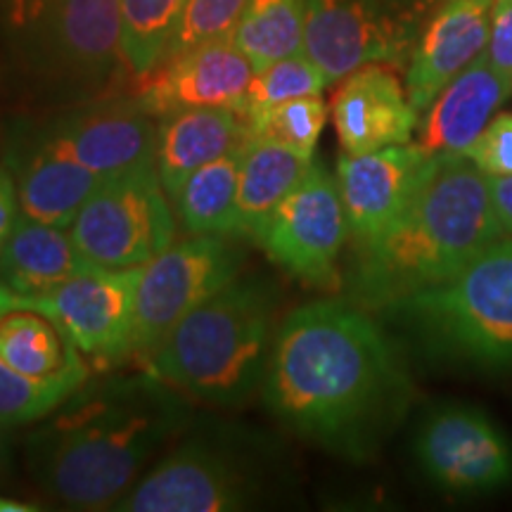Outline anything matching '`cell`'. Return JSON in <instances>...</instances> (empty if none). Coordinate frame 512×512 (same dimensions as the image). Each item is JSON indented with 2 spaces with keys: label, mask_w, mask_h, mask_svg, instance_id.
Listing matches in <instances>:
<instances>
[{
  "label": "cell",
  "mask_w": 512,
  "mask_h": 512,
  "mask_svg": "<svg viewBox=\"0 0 512 512\" xmlns=\"http://www.w3.org/2000/svg\"><path fill=\"white\" fill-rule=\"evenodd\" d=\"M261 392L290 432L339 456L368 458L406 411L411 382L366 309L318 299L280 323Z\"/></svg>",
  "instance_id": "obj_1"
},
{
  "label": "cell",
  "mask_w": 512,
  "mask_h": 512,
  "mask_svg": "<svg viewBox=\"0 0 512 512\" xmlns=\"http://www.w3.org/2000/svg\"><path fill=\"white\" fill-rule=\"evenodd\" d=\"M192 420L190 396L150 370L86 382L24 444L31 477L69 510H114Z\"/></svg>",
  "instance_id": "obj_2"
},
{
  "label": "cell",
  "mask_w": 512,
  "mask_h": 512,
  "mask_svg": "<svg viewBox=\"0 0 512 512\" xmlns=\"http://www.w3.org/2000/svg\"><path fill=\"white\" fill-rule=\"evenodd\" d=\"M501 238L489 176L467 155H430L399 216L356 245L351 292L368 309H389L451 280Z\"/></svg>",
  "instance_id": "obj_3"
},
{
  "label": "cell",
  "mask_w": 512,
  "mask_h": 512,
  "mask_svg": "<svg viewBox=\"0 0 512 512\" xmlns=\"http://www.w3.org/2000/svg\"><path fill=\"white\" fill-rule=\"evenodd\" d=\"M273 316V287L266 280L238 275L178 320L140 361L190 399L240 406L264 384Z\"/></svg>",
  "instance_id": "obj_4"
},
{
  "label": "cell",
  "mask_w": 512,
  "mask_h": 512,
  "mask_svg": "<svg viewBox=\"0 0 512 512\" xmlns=\"http://www.w3.org/2000/svg\"><path fill=\"white\" fill-rule=\"evenodd\" d=\"M264 434L242 427H188L128 494L117 512H238L261 508L275 465Z\"/></svg>",
  "instance_id": "obj_5"
},
{
  "label": "cell",
  "mask_w": 512,
  "mask_h": 512,
  "mask_svg": "<svg viewBox=\"0 0 512 512\" xmlns=\"http://www.w3.org/2000/svg\"><path fill=\"white\" fill-rule=\"evenodd\" d=\"M387 311L451 354L512 363V235L496 240L446 283Z\"/></svg>",
  "instance_id": "obj_6"
},
{
  "label": "cell",
  "mask_w": 512,
  "mask_h": 512,
  "mask_svg": "<svg viewBox=\"0 0 512 512\" xmlns=\"http://www.w3.org/2000/svg\"><path fill=\"white\" fill-rule=\"evenodd\" d=\"M444 0H306L304 53L328 83L366 64L408 67Z\"/></svg>",
  "instance_id": "obj_7"
},
{
  "label": "cell",
  "mask_w": 512,
  "mask_h": 512,
  "mask_svg": "<svg viewBox=\"0 0 512 512\" xmlns=\"http://www.w3.org/2000/svg\"><path fill=\"white\" fill-rule=\"evenodd\" d=\"M176 228L174 204L152 162L102 181L69 233L93 264L131 268L174 245Z\"/></svg>",
  "instance_id": "obj_8"
},
{
  "label": "cell",
  "mask_w": 512,
  "mask_h": 512,
  "mask_svg": "<svg viewBox=\"0 0 512 512\" xmlns=\"http://www.w3.org/2000/svg\"><path fill=\"white\" fill-rule=\"evenodd\" d=\"M245 256L228 238L192 235L140 266L136 290V351L143 358L178 320L233 283Z\"/></svg>",
  "instance_id": "obj_9"
},
{
  "label": "cell",
  "mask_w": 512,
  "mask_h": 512,
  "mask_svg": "<svg viewBox=\"0 0 512 512\" xmlns=\"http://www.w3.org/2000/svg\"><path fill=\"white\" fill-rule=\"evenodd\" d=\"M349 238L337 178L313 162L302 183L259 228L254 242L292 278L330 290L337 285V261Z\"/></svg>",
  "instance_id": "obj_10"
},
{
  "label": "cell",
  "mask_w": 512,
  "mask_h": 512,
  "mask_svg": "<svg viewBox=\"0 0 512 512\" xmlns=\"http://www.w3.org/2000/svg\"><path fill=\"white\" fill-rule=\"evenodd\" d=\"M140 266H91L41 294H17L53 316L98 368L121 366L136 351V290Z\"/></svg>",
  "instance_id": "obj_11"
},
{
  "label": "cell",
  "mask_w": 512,
  "mask_h": 512,
  "mask_svg": "<svg viewBox=\"0 0 512 512\" xmlns=\"http://www.w3.org/2000/svg\"><path fill=\"white\" fill-rule=\"evenodd\" d=\"M415 456L425 475L453 494H486L512 482V446L489 415L470 406L437 408L422 420Z\"/></svg>",
  "instance_id": "obj_12"
},
{
  "label": "cell",
  "mask_w": 512,
  "mask_h": 512,
  "mask_svg": "<svg viewBox=\"0 0 512 512\" xmlns=\"http://www.w3.org/2000/svg\"><path fill=\"white\" fill-rule=\"evenodd\" d=\"M136 102L152 117H166L195 107H233L240 110L254 67L235 46L233 36L166 57L150 74L140 76Z\"/></svg>",
  "instance_id": "obj_13"
},
{
  "label": "cell",
  "mask_w": 512,
  "mask_h": 512,
  "mask_svg": "<svg viewBox=\"0 0 512 512\" xmlns=\"http://www.w3.org/2000/svg\"><path fill=\"white\" fill-rule=\"evenodd\" d=\"M41 133L62 155L91 169L102 181L155 162L157 119L136 100L88 107Z\"/></svg>",
  "instance_id": "obj_14"
},
{
  "label": "cell",
  "mask_w": 512,
  "mask_h": 512,
  "mask_svg": "<svg viewBox=\"0 0 512 512\" xmlns=\"http://www.w3.org/2000/svg\"><path fill=\"white\" fill-rule=\"evenodd\" d=\"M392 64H366L344 76L332 98V121L342 155H366L413 143L420 112Z\"/></svg>",
  "instance_id": "obj_15"
},
{
  "label": "cell",
  "mask_w": 512,
  "mask_h": 512,
  "mask_svg": "<svg viewBox=\"0 0 512 512\" xmlns=\"http://www.w3.org/2000/svg\"><path fill=\"white\" fill-rule=\"evenodd\" d=\"M427 159L430 152L420 143L339 157L337 185L356 245L373 240L399 216Z\"/></svg>",
  "instance_id": "obj_16"
},
{
  "label": "cell",
  "mask_w": 512,
  "mask_h": 512,
  "mask_svg": "<svg viewBox=\"0 0 512 512\" xmlns=\"http://www.w3.org/2000/svg\"><path fill=\"white\" fill-rule=\"evenodd\" d=\"M494 0H444L434 12L406 69V91L420 114L453 76L486 50Z\"/></svg>",
  "instance_id": "obj_17"
},
{
  "label": "cell",
  "mask_w": 512,
  "mask_h": 512,
  "mask_svg": "<svg viewBox=\"0 0 512 512\" xmlns=\"http://www.w3.org/2000/svg\"><path fill=\"white\" fill-rule=\"evenodd\" d=\"M0 356L29 380L74 394L88 382L86 356L50 313L0 283Z\"/></svg>",
  "instance_id": "obj_18"
},
{
  "label": "cell",
  "mask_w": 512,
  "mask_h": 512,
  "mask_svg": "<svg viewBox=\"0 0 512 512\" xmlns=\"http://www.w3.org/2000/svg\"><path fill=\"white\" fill-rule=\"evenodd\" d=\"M510 93L512 81L496 72L484 50L427 107L418 143L430 155H463Z\"/></svg>",
  "instance_id": "obj_19"
},
{
  "label": "cell",
  "mask_w": 512,
  "mask_h": 512,
  "mask_svg": "<svg viewBox=\"0 0 512 512\" xmlns=\"http://www.w3.org/2000/svg\"><path fill=\"white\" fill-rule=\"evenodd\" d=\"M10 164L15 169L22 214L57 228L72 226L83 204L102 183L91 169L50 145L41 131L17 143Z\"/></svg>",
  "instance_id": "obj_20"
},
{
  "label": "cell",
  "mask_w": 512,
  "mask_h": 512,
  "mask_svg": "<svg viewBox=\"0 0 512 512\" xmlns=\"http://www.w3.org/2000/svg\"><path fill=\"white\" fill-rule=\"evenodd\" d=\"M247 140L245 117L233 107H195L157 119L155 169L169 197L192 171Z\"/></svg>",
  "instance_id": "obj_21"
},
{
  "label": "cell",
  "mask_w": 512,
  "mask_h": 512,
  "mask_svg": "<svg viewBox=\"0 0 512 512\" xmlns=\"http://www.w3.org/2000/svg\"><path fill=\"white\" fill-rule=\"evenodd\" d=\"M95 266L81 254L69 228L19 216L0 247V278L17 294H41Z\"/></svg>",
  "instance_id": "obj_22"
},
{
  "label": "cell",
  "mask_w": 512,
  "mask_h": 512,
  "mask_svg": "<svg viewBox=\"0 0 512 512\" xmlns=\"http://www.w3.org/2000/svg\"><path fill=\"white\" fill-rule=\"evenodd\" d=\"M48 8L55 46L69 67L88 79H105L126 64L121 0H50Z\"/></svg>",
  "instance_id": "obj_23"
},
{
  "label": "cell",
  "mask_w": 512,
  "mask_h": 512,
  "mask_svg": "<svg viewBox=\"0 0 512 512\" xmlns=\"http://www.w3.org/2000/svg\"><path fill=\"white\" fill-rule=\"evenodd\" d=\"M311 164L313 157L283 143L247 136L240 159L235 238L254 240L275 207L302 183Z\"/></svg>",
  "instance_id": "obj_24"
},
{
  "label": "cell",
  "mask_w": 512,
  "mask_h": 512,
  "mask_svg": "<svg viewBox=\"0 0 512 512\" xmlns=\"http://www.w3.org/2000/svg\"><path fill=\"white\" fill-rule=\"evenodd\" d=\"M242 145L192 171L171 195L176 219L188 235L235 238Z\"/></svg>",
  "instance_id": "obj_25"
},
{
  "label": "cell",
  "mask_w": 512,
  "mask_h": 512,
  "mask_svg": "<svg viewBox=\"0 0 512 512\" xmlns=\"http://www.w3.org/2000/svg\"><path fill=\"white\" fill-rule=\"evenodd\" d=\"M306 0H247L233 43L254 72L283 57L304 53Z\"/></svg>",
  "instance_id": "obj_26"
},
{
  "label": "cell",
  "mask_w": 512,
  "mask_h": 512,
  "mask_svg": "<svg viewBox=\"0 0 512 512\" xmlns=\"http://www.w3.org/2000/svg\"><path fill=\"white\" fill-rule=\"evenodd\" d=\"M185 0H121V48L136 76L150 74L169 53Z\"/></svg>",
  "instance_id": "obj_27"
},
{
  "label": "cell",
  "mask_w": 512,
  "mask_h": 512,
  "mask_svg": "<svg viewBox=\"0 0 512 512\" xmlns=\"http://www.w3.org/2000/svg\"><path fill=\"white\" fill-rule=\"evenodd\" d=\"M328 121V107L320 95L294 98L245 117L247 136H259L283 143L292 150L313 157L316 145Z\"/></svg>",
  "instance_id": "obj_28"
},
{
  "label": "cell",
  "mask_w": 512,
  "mask_h": 512,
  "mask_svg": "<svg viewBox=\"0 0 512 512\" xmlns=\"http://www.w3.org/2000/svg\"><path fill=\"white\" fill-rule=\"evenodd\" d=\"M325 86H330L328 79L309 55L297 53L283 57V60L254 72V79L249 83L247 95L238 112L242 117H247V114L280 105V102L306 98V95H320L325 91Z\"/></svg>",
  "instance_id": "obj_29"
},
{
  "label": "cell",
  "mask_w": 512,
  "mask_h": 512,
  "mask_svg": "<svg viewBox=\"0 0 512 512\" xmlns=\"http://www.w3.org/2000/svg\"><path fill=\"white\" fill-rule=\"evenodd\" d=\"M72 396L64 389L48 387V384H38L8 363L0 356V422L5 427H19L38 422L53 413L60 403Z\"/></svg>",
  "instance_id": "obj_30"
},
{
  "label": "cell",
  "mask_w": 512,
  "mask_h": 512,
  "mask_svg": "<svg viewBox=\"0 0 512 512\" xmlns=\"http://www.w3.org/2000/svg\"><path fill=\"white\" fill-rule=\"evenodd\" d=\"M245 8L247 0H185L181 24L166 57L216 41V38L233 36Z\"/></svg>",
  "instance_id": "obj_31"
},
{
  "label": "cell",
  "mask_w": 512,
  "mask_h": 512,
  "mask_svg": "<svg viewBox=\"0 0 512 512\" xmlns=\"http://www.w3.org/2000/svg\"><path fill=\"white\" fill-rule=\"evenodd\" d=\"M484 176L512 174V112H501L486 124L475 143L463 152Z\"/></svg>",
  "instance_id": "obj_32"
},
{
  "label": "cell",
  "mask_w": 512,
  "mask_h": 512,
  "mask_svg": "<svg viewBox=\"0 0 512 512\" xmlns=\"http://www.w3.org/2000/svg\"><path fill=\"white\" fill-rule=\"evenodd\" d=\"M486 57L498 74L512 81V0H494Z\"/></svg>",
  "instance_id": "obj_33"
},
{
  "label": "cell",
  "mask_w": 512,
  "mask_h": 512,
  "mask_svg": "<svg viewBox=\"0 0 512 512\" xmlns=\"http://www.w3.org/2000/svg\"><path fill=\"white\" fill-rule=\"evenodd\" d=\"M22 207H19L17 183L5 166H0V247L10 238L12 228L17 226Z\"/></svg>",
  "instance_id": "obj_34"
},
{
  "label": "cell",
  "mask_w": 512,
  "mask_h": 512,
  "mask_svg": "<svg viewBox=\"0 0 512 512\" xmlns=\"http://www.w3.org/2000/svg\"><path fill=\"white\" fill-rule=\"evenodd\" d=\"M491 202H494L496 216L501 221L505 235H512V174L489 178Z\"/></svg>",
  "instance_id": "obj_35"
},
{
  "label": "cell",
  "mask_w": 512,
  "mask_h": 512,
  "mask_svg": "<svg viewBox=\"0 0 512 512\" xmlns=\"http://www.w3.org/2000/svg\"><path fill=\"white\" fill-rule=\"evenodd\" d=\"M50 0H5L8 5V17L17 29L29 27V24L38 22L46 12Z\"/></svg>",
  "instance_id": "obj_36"
},
{
  "label": "cell",
  "mask_w": 512,
  "mask_h": 512,
  "mask_svg": "<svg viewBox=\"0 0 512 512\" xmlns=\"http://www.w3.org/2000/svg\"><path fill=\"white\" fill-rule=\"evenodd\" d=\"M34 510H38V505L27 503V501H17V498L0 494V512H34Z\"/></svg>",
  "instance_id": "obj_37"
},
{
  "label": "cell",
  "mask_w": 512,
  "mask_h": 512,
  "mask_svg": "<svg viewBox=\"0 0 512 512\" xmlns=\"http://www.w3.org/2000/svg\"><path fill=\"white\" fill-rule=\"evenodd\" d=\"M5 430H8V427L0 422V475H3L10 460V441H8V432Z\"/></svg>",
  "instance_id": "obj_38"
}]
</instances>
